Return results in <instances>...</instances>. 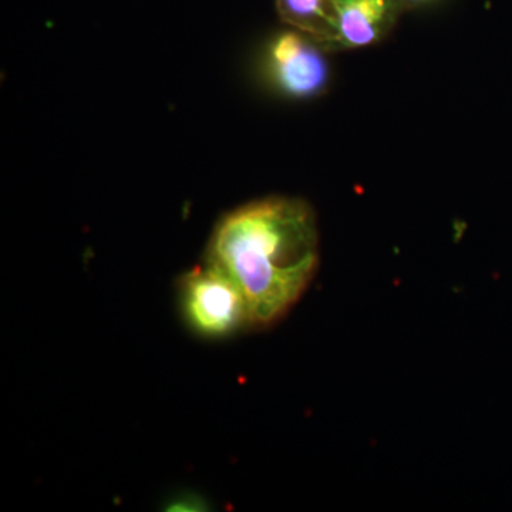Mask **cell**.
Masks as SVG:
<instances>
[{"label": "cell", "mask_w": 512, "mask_h": 512, "mask_svg": "<svg viewBox=\"0 0 512 512\" xmlns=\"http://www.w3.org/2000/svg\"><path fill=\"white\" fill-rule=\"evenodd\" d=\"M185 322L205 339H225L249 329L247 302L235 282L205 262L181 278Z\"/></svg>", "instance_id": "7a4b0ae2"}, {"label": "cell", "mask_w": 512, "mask_h": 512, "mask_svg": "<svg viewBox=\"0 0 512 512\" xmlns=\"http://www.w3.org/2000/svg\"><path fill=\"white\" fill-rule=\"evenodd\" d=\"M322 47L301 32L284 33L269 50V70L282 92L313 97L325 92L329 67Z\"/></svg>", "instance_id": "3957f363"}, {"label": "cell", "mask_w": 512, "mask_h": 512, "mask_svg": "<svg viewBox=\"0 0 512 512\" xmlns=\"http://www.w3.org/2000/svg\"><path fill=\"white\" fill-rule=\"evenodd\" d=\"M276 9L285 23L329 50L335 37L333 0H276Z\"/></svg>", "instance_id": "5b68a950"}, {"label": "cell", "mask_w": 512, "mask_h": 512, "mask_svg": "<svg viewBox=\"0 0 512 512\" xmlns=\"http://www.w3.org/2000/svg\"><path fill=\"white\" fill-rule=\"evenodd\" d=\"M320 258L315 212L305 201L269 197L225 215L205 262L228 275L247 302L249 329L271 328L311 286Z\"/></svg>", "instance_id": "6da1fadb"}, {"label": "cell", "mask_w": 512, "mask_h": 512, "mask_svg": "<svg viewBox=\"0 0 512 512\" xmlns=\"http://www.w3.org/2000/svg\"><path fill=\"white\" fill-rule=\"evenodd\" d=\"M335 37L329 50L362 49L380 42L392 30L396 0H333Z\"/></svg>", "instance_id": "277c9868"}, {"label": "cell", "mask_w": 512, "mask_h": 512, "mask_svg": "<svg viewBox=\"0 0 512 512\" xmlns=\"http://www.w3.org/2000/svg\"><path fill=\"white\" fill-rule=\"evenodd\" d=\"M399 3L400 8L409 9L416 8V6L424 5V3H429L431 0H396Z\"/></svg>", "instance_id": "8992f818"}]
</instances>
